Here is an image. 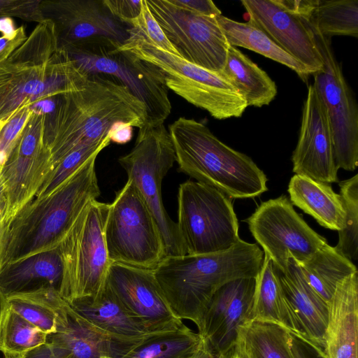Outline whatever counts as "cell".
<instances>
[{
	"label": "cell",
	"mask_w": 358,
	"mask_h": 358,
	"mask_svg": "<svg viewBox=\"0 0 358 358\" xmlns=\"http://www.w3.org/2000/svg\"><path fill=\"white\" fill-rule=\"evenodd\" d=\"M145 104L115 78L88 75L78 89L58 95L45 115V140L54 166L71 152L102 141L111 127L124 122L138 129L146 122Z\"/></svg>",
	"instance_id": "cell-1"
},
{
	"label": "cell",
	"mask_w": 358,
	"mask_h": 358,
	"mask_svg": "<svg viewBox=\"0 0 358 358\" xmlns=\"http://www.w3.org/2000/svg\"><path fill=\"white\" fill-rule=\"evenodd\" d=\"M264 256L256 243L240 239L220 252L166 256L153 273L175 315L199 329L215 293L234 280L256 278Z\"/></svg>",
	"instance_id": "cell-2"
},
{
	"label": "cell",
	"mask_w": 358,
	"mask_h": 358,
	"mask_svg": "<svg viewBox=\"0 0 358 358\" xmlns=\"http://www.w3.org/2000/svg\"><path fill=\"white\" fill-rule=\"evenodd\" d=\"M96 157L48 196L34 199L6 225L1 268L59 247L80 213L100 195Z\"/></svg>",
	"instance_id": "cell-3"
},
{
	"label": "cell",
	"mask_w": 358,
	"mask_h": 358,
	"mask_svg": "<svg viewBox=\"0 0 358 358\" xmlns=\"http://www.w3.org/2000/svg\"><path fill=\"white\" fill-rule=\"evenodd\" d=\"M180 171L231 199L268 190L267 178L248 155L219 140L203 123L180 117L169 125Z\"/></svg>",
	"instance_id": "cell-4"
},
{
	"label": "cell",
	"mask_w": 358,
	"mask_h": 358,
	"mask_svg": "<svg viewBox=\"0 0 358 358\" xmlns=\"http://www.w3.org/2000/svg\"><path fill=\"white\" fill-rule=\"evenodd\" d=\"M159 67L169 90L217 120L242 116L248 106L239 93L218 72H214L165 51L144 38L129 33L117 48Z\"/></svg>",
	"instance_id": "cell-5"
},
{
	"label": "cell",
	"mask_w": 358,
	"mask_h": 358,
	"mask_svg": "<svg viewBox=\"0 0 358 358\" xmlns=\"http://www.w3.org/2000/svg\"><path fill=\"white\" fill-rule=\"evenodd\" d=\"M109 203L91 201L58 247L63 264L59 289L67 301L92 297L105 287L111 262L104 238Z\"/></svg>",
	"instance_id": "cell-6"
},
{
	"label": "cell",
	"mask_w": 358,
	"mask_h": 358,
	"mask_svg": "<svg viewBox=\"0 0 358 358\" xmlns=\"http://www.w3.org/2000/svg\"><path fill=\"white\" fill-rule=\"evenodd\" d=\"M104 238L113 263L154 270L166 257L157 224L129 179L109 203Z\"/></svg>",
	"instance_id": "cell-7"
},
{
	"label": "cell",
	"mask_w": 358,
	"mask_h": 358,
	"mask_svg": "<svg viewBox=\"0 0 358 358\" xmlns=\"http://www.w3.org/2000/svg\"><path fill=\"white\" fill-rule=\"evenodd\" d=\"M176 224L187 255L225 251L241 239L231 198L197 181L179 186Z\"/></svg>",
	"instance_id": "cell-8"
},
{
	"label": "cell",
	"mask_w": 358,
	"mask_h": 358,
	"mask_svg": "<svg viewBox=\"0 0 358 358\" xmlns=\"http://www.w3.org/2000/svg\"><path fill=\"white\" fill-rule=\"evenodd\" d=\"M72 62L87 75L111 76L127 87L146 108L144 126L164 124L171 111L164 72L129 51L110 45L64 46Z\"/></svg>",
	"instance_id": "cell-9"
},
{
	"label": "cell",
	"mask_w": 358,
	"mask_h": 358,
	"mask_svg": "<svg viewBox=\"0 0 358 358\" xmlns=\"http://www.w3.org/2000/svg\"><path fill=\"white\" fill-rule=\"evenodd\" d=\"M118 162L151 211L166 256L186 255L177 224L169 216L162 199V180L176 162L171 138L164 124L140 128L134 148Z\"/></svg>",
	"instance_id": "cell-10"
},
{
	"label": "cell",
	"mask_w": 358,
	"mask_h": 358,
	"mask_svg": "<svg viewBox=\"0 0 358 358\" xmlns=\"http://www.w3.org/2000/svg\"><path fill=\"white\" fill-rule=\"evenodd\" d=\"M57 48L53 24L45 20L0 64V131L21 108L41 99L47 64Z\"/></svg>",
	"instance_id": "cell-11"
},
{
	"label": "cell",
	"mask_w": 358,
	"mask_h": 358,
	"mask_svg": "<svg viewBox=\"0 0 358 358\" xmlns=\"http://www.w3.org/2000/svg\"><path fill=\"white\" fill-rule=\"evenodd\" d=\"M312 31L323 66L315 73V85L326 108L331 129L335 164L338 169L353 171L358 165V108L331 48L330 38Z\"/></svg>",
	"instance_id": "cell-12"
},
{
	"label": "cell",
	"mask_w": 358,
	"mask_h": 358,
	"mask_svg": "<svg viewBox=\"0 0 358 358\" xmlns=\"http://www.w3.org/2000/svg\"><path fill=\"white\" fill-rule=\"evenodd\" d=\"M246 222L264 252L282 272L289 257L300 265L327 243L295 211L285 195L262 202Z\"/></svg>",
	"instance_id": "cell-13"
},
{
	"label": "cell",
	"mask_w": 358,
	"mask_h": 358,
	"mask_svg": "<svg viewBox=\"0 0 358 358\" xmlns=\"http://www.w3.org/2000/svg\"><path fill=\"white\" fill-rule=\"evenodd\" d=\"M52 169L51 152L45 140V114L33 110L0 172L5 225L34 199Z\"/></svg>",
	"instance_id": "cell-14"
},
{
	"label": "cell",
	"mask_w": 358,
	"mask_h": 358,
	"mask_svg": "<svg viewBox=\"0 0 358 358\" xmlns=\"http://www.w3.org/2000/svg\"><path fill=\"white\" fill-rule=\"evenodd\" d=\"M146 3L179 57L211 71L222 69L229 44L217 17L192 13L169 0H146Z\"/></svg>",
	"instance_id": "cell-15"
},
{
	"label": "cell",
	"mask_w": 358,
	"mask_h": 358,
	"mask_svg": "<svg viewBox=\"0 0 358 358\" xmlns=\"http://www.w3.org/2000/svg\"><path fill=\"white\" fill-rule=\"evenodd\" d=\"M44 20L53 24L58 48L122 46L131 27L116 19L103 0H41Z\"/></svg>",
	"instance_id": "cell-16"
},
{
	"label": "cell",
	"mask_w": 358,
	"mask_h": 358,
	"mask_svg": "<svg viewBox=\"0 0 358 358\" xmlns=\"http://www.w3.org/2000/svg\"><path fill=\"white\" fill-rule=\"evenodd\" d=\"M106 282L122 306L149 333L167 332L186 326L173 313L153 270L112 262Z\"/></svg>",
	"instance_id": "cell-17"
},
{
	"label": "cell",
	"mask_w": 358,
	"mask_h": 358,
	"mask_svg": "<svg viewBox=\"0 0 358 358\" xmlns=\"http://www.w3.org/2000/svg\"><path fill=\"white\" fill-rule=\"evenodd\" d=\"M31 292L56 314V331L47 335L46 342L62 358H121L136 345L115 342L94 329L55 288L45 286Z\"/></svg>",
	"instance_id": "cell-18"
},
{
	"label": "cell",
	"mask_w": 358,
	"mask_h": 358,
	"mask_svg": "<svg viewBox=\"0 0 358 358\" xmlns=\"http://www.w3.org/2000/svg\"><path fill=\"white\" fill-rule=\"evenodd\" d=\"M292 162L295 174L329 184L338 182L328 115L313 83L308 87L299 139Z\"/></svg>",
	"instance_id": "cell-19"
},
{
	"label": "cell",
	"mask_w": 358,
	"mask_h": 358,
	"mask_svg": "<svg viewBox=\"0 0 358 358\" xmlns=\"http://www.w3.org/2000/svg\"><path fill=\"white\" fill-rule=\"evenodd\" d=\"M250 22L262 30L275 44L313 74L323 62L312 31L303 18L280 0H243Z\"/></svg>",
	"instance_id": "cell-20"
},
{
	"label": "cell",
	"mask_w": 358,
	"mask_h": 358,
	"mask_svg": "<svg viewBox=\"0 0 358 358\" xmlns=\"http://www.w3.org/2000/svg\"><path fill=\"white\" fill-rule=\"evenodd\" d=\"M256 278H243L222 286L213 295L201 318L199 334L220 355L236 341L248 321Z\"/></svg>",
	"instance_id": "cell-21"
},
{
	"label": "cell",
	"mask_w": 358,
	"mask_h": 358,
	"mask_svg": "<svg viewBox=\"0 0 358 358\" xmlns=\"http://www.w3.org/2000/svg\"><path fill=\"white\" fill-rule=\"evenodd\" d=\"M324 358H358V272L341 281L327 302Z\"/></svg>",
	"instance_id": "cell-22"
},
{
	"label": "cell",
	"mask_w": 358,
	"mask_h": 358,
	"mask_svg": "<svg viewBox=\"0 0 358 358\" xmlns=\"http://www.w3.org/2000/svg\"><path fill=\"white\" fill-rule=\"evenodd\" d=\"M68 303L91 327L115 342L136 344L155 334L149 333L127 310L107 282L94 296L75 299Z\"/></svg>",
	"instance_id": "cell-23"
},
{
	"label": "cell",
	"mask_w": 358,
	"mask_h": 358,
	"mask_svg": "<svg viewBox=\"0 0 358 358\" xmlns=\"http://www.w3.org/2000/svg\"><path fill=\"white\" fill-rule=\"evenodd\" d=\"M276 269L282 289L299 319L308 345L319 357L324 358L327 303L309 285L293 258H289L285 271Z\"/></svg>",
	"instance_id": "cell-24"
},
{
	"label": "cell",
	"mask_w": 358,
	"mask_h": 358,
	"mask_svg": "<svg viewBox=\"0 0 358 358\" xmlns=\"http://www.w3.org/2000/svg\"><path fill=\"white\" fill-rule=\"evenodd\" d=\"M249 322L276 325L308 345L299 319L282 289L276 267L266 253L256 276Z\"/></svg>",
	"instance_id": "cell-25"
},
{
	"label": "cell",
	"mask_w": 358,
	"mask_h": 358,
	"mask_svg": "<svg viewBox=\"0 0 358 358\" xmlns=\"http://www.w3.org/2000/svg\"><path fill=\"white\" fill-rule=\"evenodd\" d=\"M63 264L58 248L4 265L0 268V291L9 295L50 286L59 292Z\"/></svg>",
	"instance_id": "cell-26"
},
{
	"label": "cell",
	"mask_w": 358,
	"mask_h": 358,
	"mask_svg": "<svg viewBox=\"0 0 358 358\" xmlns=\"http://www.w3.org/2000/svg\"><path fill=\"white\" fill-rule=\"evenodd\" d=\"M289 201L322 227L336 231L344 227L345 210L339 194L329 183L295 174L289 182Z\"/></svg>",
	"instance_id": "cell-27"
},
{
	"label": "cell",
	"mask_w": 358,
	"mask_h": 358,
	"mask_svg": "<svg viewBox=\"0 0 358 358\" xmlns=\"http://www.w3.org/2000/svg\"><path fill=\"white\" fill-rule=\"evenodd\" d=\"M218 73L239 93L248 106H267L277 94L275 82L236 47L229 45L224 65Z\"/></svg>",
	"instance_id": "cell-28"
},
{
	"label": "cell",
	"mask_w": 358,
	"mask_h": 358,
	"mask_svg": "<svg viewBox=\"0 0 358 358\" xmlns=\"http://www.w3.org/2000/svg\"><path fill=\"white\" fill-rule=\"evenodd\" d=\"M217 20L229 45L250 50L283 64L294 71L304 82L313 75L251 22H238L222 15L217 17Z\"/></svg>",
	"instance_id": "cell-29"
},
{
	"label": "cell",
	"mask_w": 358,
	"mask_h": 358,
	"mask_svg": "<svg viewBox=\"0 0 358 358\" xmlns=\"http://www.w3.org/2000/svg\"><path fill=\"white\" fill-rule=\"evenodd\" d=\"M299 266L307 282L327 303L337 285L357 271L352 262L328 243L318 249Z\"/></svg>",
	"instance_id": "cell-30"
},
{
	"label": "cell",
	"mask_w": 358,
	"mask_h": 358,
	"mask_svg": "<svg viewBox=\"0 0 358 358\" xmlns=\"http://www.w3.org/2000/svg\"><path fill=\"white\" fill-rule=\"evenodd\" d=\"M303 17L320 34L358 36L357 0H311Z\"/></svg>",
	"instance_id": "cell-31"
},
{
	"label": "cell",
	"mask_w": 358,
	"mask_h": 358,
	"mask_svg": "<svg viewBox=\"0 0 358 358\" xmlns=\"http://www.w3.org/2000/svg\"><path fill=\"white\" fill-rule=\"evenodd\" d=\"M202 336L185 326L149 336L121 358H189L201 346Z\"/></svg>",
	"instance_id": "cell-32"
},
{
	"label": "cell",
	"mask_w": 358,
	"mask_h": 358,
	"mask_svg": "<svg viewBox=\"0 0 358 358\" xmlns=\"http://www.w3.org/2000/svg\"><path fill=\"white\" fill-rule=\"evenodd\" d=\"M47 335L7 306L0 332V352L22 355L46 343Z\"/></svg>",
	"instance_id": "cell-33"
},
{
	"label": "cell",
	"mask_w": 358,
	"mask_h": 358,
	"mask_svg": "<svg viewBox=\"0 0 358 358\" xmlns=\"http://www.w3.org/2000/svg\"><path fill=\"white\" fill-rule=\"evenodd\" d=\"M255 358H292L289 346V334L271 324L249 322L241 328Z\"/></svg>",
	"instance_id": "cell-34"
},
{
	"label": "cell",
	"mask_w": 358,
	"mask_h": 358,
	"mask_svg": "<svg viewBox=\"0 0 358 358\" xmlns=\"http://www.w3.org/2000/svg\"><path fill=\"white\" fill-rule=\"evenodd\" d=\"M345 210L344 227L338 231V242L335 248L350 260L358 258V174L339 182Z\"/></svg>",
	"instance_id": "cell-35"
},
{
	"label": "cell",
	"mask_w": 358,
	"mask_h": 358,
	"mask_svg": "<svg viewBox=\"0 0 358 358\" xmlns=\"http://www.w3.org/2000/svg\"><path fill=\"white\" fill-rule=\"evenodd\" d=\"M110 143L108 136L102 141L83 146L68 154L54 166L34 199H41L50 194L88 160L97 157Z\"/></svg>",
	"instance_id": "cell-36"
},
{
	"label": "cell",
	"mask_w": 358,
	"mask_h": 358,
	"mask_svg": "<svg viewBox=\"0 0 358 358\" xmlns=\"http://www.w3.org/2000/svg\"><path fill=\"white\" fill-rule=\"evenodd\" d=\"M6 299L12 310L45 334L55 332V313L31 292L13 294L6 296Z\"/></svg>",
	"instance_id": "cell-37"
},
{
	"label": "cell",
	"mask_w": 358,
	"mask_h": 358,
	"mask_svg": "<svg viewBox=\"0 0 358 358\" xmlns=\"http://www.w3.org/2000/svg\"><path fill=\"white\" fill-rule=\"evenodd\" d=\"M129 32L138 35L159 48L179 56L152 15L146 0H142L141 14Z\"/></svg>",
	"instance_id": "cell-38"
},
{
	"label": "cell",
	"mask_w": 358,
	"mask_h": 358,
	"mask_svg": "<svg viewBox=\"0 0 358 358\" xmlns=\"http://www.w3.org/2000/svg\"><path fill=\"white\" fill-rule=\"evenodd\" d=\"M32 112L29 106L21 108L0 131V172Z\"/></svg>",
	"instance_id": "cell-39"
},
{
	"label": "cell",
	"mask_w": 358,
	"mask_h": 358,
	"mask_svg": "<svg viewBox=\"0 0 358 358\" xmlns=\"http://www.w3.org/2000/svg\"><path fill=\"white\" fill-rule=\"evenodd\" d=\"M41 0H0V19L20 18L38 24L44 22L40 4Z\"/></svg>",
	"instance_id": "cell-40"
},
{
	"label": "cell",
	"mask_w": 358,
	"mask_h": 358,
	"mask_svg": "<svg viewBox=\"0 0 358 358\" xmlns=\"http://www.w3.org/2000/svg\"><path fill=\"white\" fill-rule=\"evenodd\" d=\"M142 0H103L110 13L131 27L141 14Z\"/></svg>",
	"instance_id": "cell-41"
},
{
	"label": "cell",
	"mask_w": 358,
	"mask_h": 358,
	"mask_svg": "<svg viewBox=\"0 0 358 358\" xmlns=\"http://www.w3.org/2000/svg\"><path fill=\"white\" fill-rule=\"evenodd\" d=\"M169 2L179 8L192 13L210 16L217 17L222 15L221 10L210 0H169Z\"/></svg>",
	"instance_id": "cell-42"
},
{
	"label": "cell",
	"mask_w": 358,
	"mask_h": 358,
	"mask_svg": "<svg viewBox=\"0 0 358 358\" xmlns=\"http://www.w3.org/2000/svg\"><path fill=\"white\" fill-rule=\"evenodd\" d=\"M24 26L0 37V64L6 60L27 39Z\"/></svg>",
	"instance_id": "cell-43"
},
{
	"label": "cell",
	"mask_w": 358,
	"mask_h": 358,
	"mask_svg": "<svg viewBox=\"0 0 358 358\" xmlns=\"http://www.w3.org/2000/svg\"><path fill=\"white\" fill-rule=\"evenodd\" d=\"M219 358H255L241 329L235 343L224 352L220 354Z\"/></svg>",
	"instance_id": "cell-44"
},
{
	"label": "cell",
	"mask_w": 358,
	"mask_h": 358,
	"mask_svg": "<svg viewBox=\"0 0 358 358\" xmlns=\"http://www.w3.org/2000/svg\"><path fill=\"white\" fill-rule=\"evenodd\" d=\"M108 136L110 142L117 144H125L132 138L133 127L129 123L118 122L111 127Z\"/></svg>",
	"instance_id": "cell-45"
},
{
	"label": "cell",
	"mask_w": 358,
	"mask_h": 358,
	"mask_svg": "<svg viewBox=\"0 0 358 358\" xmlns=\"http://www.w3.org/2000/svg\"><path fill=\"white\" fill-rule=\"evenodd\" d=\"M289 346L292 358H314L313 350L292 334H289Z\"/></svg>",
	"instance_id": "cell-46"
},
{
	"label": "cell",
	"mask_w": 358,
	"mask_h": 358,
	"mask_svg": "<svg viewBox=\"0 0 358 358\" xmlns=\"http://www.w3.org/2000/svg\"><path fill=\"white\" fill-rule=\"evenodd\" d=\"M20 358H62L57 350L46 342L20 355Z\"/></svg>",
	"instance_id": "cell-47"
},
{
	"label": "cell",
	"mask_w": 358,
	"mask_h": 358,
	"mask_svg": "<svg viewBox=\"0 0 358 358\" xmlns=\"http://www.w3.org/2000/svg\"><path fill=\"white\" fill-rule=\"evenodd\" d=\"M189 358H219V355L213 351L207 341L203 338L199 348Z\"/></svg>",
	"instance_id": "cell-48"
},
{
	"label": "cell",
	"mask_w": 358,
	"mask_h": 358,
	"mask_svg": "<svg viewBox=\"0 0 358 358\" xmlns=\"http://www.w3.org/2000/svg\"><path fill=\"white\" fill-rule=\"evenodd\" d=\"M15 29L11 18H2L0 20V31L3 34H10Z\"/></svg>",
	"instance_id": "cell-49"
},
{
	"label": "cell",
	"mask_w": 358,
	"mask_h": 358,
	"mask_svg": "<svg viewBox=\"0 0 358 358\" xmlns=\"http://www.w3.org/2000/svg\"><path fill=\"white\" fill-rule=\"evenodd\" d=\"M7 306L6 296L0 291V332Z\"/></svg>",
	"instance_id": "cell-50"
},
{
	"label": "cell",
	"mask_w": 358,
	"mask_h": 358,
	"mask_svg": "<svg viewBox=\"0 0 358 358\" xmlns=\"http://www.w3.org/2000/svg\"><path fill=\"white\" fill-rule=\"evenodd\" d=\"M3 211L0 212V268H1V259L2 252L3 238L5 231L6 225L3 220Z\"/></svg>",
	"instance_id": "cell-51"
},
{
	"label": "cell",
	"mask_w": 358,
	"mask_h": 358,
	"mask_svg": "<svg viewBox=\"0 0 358 358\" xmlns=\"http://www.w3.org/2000/svg\"><path fill=\"white\" fill-rule=\"evenodd\" d=\"M5 208V197L3 194V189L0 182V212L4 210Z\"/></svg>",
	"instance_id": "cell-52"
},
{
	"label": "cell",
	"mask_w": 358,
	"mask_h": 358,
	"mask_svg": "<svg viewBox=\"0 0 358 358\" xmlns=\"http://www.w3.org/2000/svg\"><path fill=\"white\" fill-rule=\"evenodd\" d=\"M4 358H20V356H13V355H3Z\"/></svg>",
	"instance_id": "cell-53"
}]
</instances>
